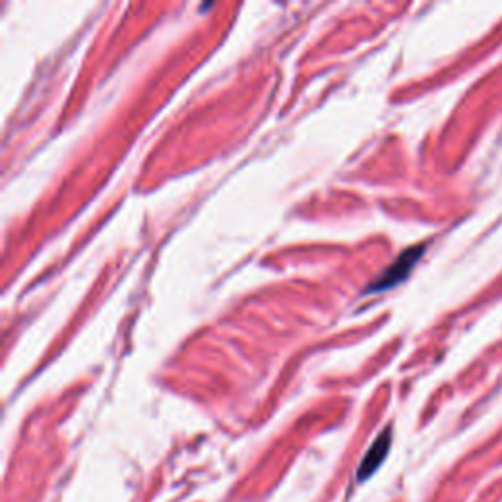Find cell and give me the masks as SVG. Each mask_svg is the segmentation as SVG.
Returning a JSON list of instances; mask_svg holds the SVG:
<instances>
[{"label": "cell", "mask_w": 502, "mask_h": 502, "mask_svg": "<svg viewBox=\"0 0 502 502\" xmlns=\"http://www.w3.org/2000/svg\"><path fill=\"white\" fill-rule=\"evenodd\" d=\"M389 448H390V428H387L383 434H381L375 439V444L369 448V451H367L365 457H364V464H361V467L357 471L359 481H365V479H369L371 475L375 473V471L379 469V465L385 461L387 454H389Z\"/></svg>", "instance_id": "obj_2"}, {"label": "cell", "mask_w": 502, "mask_h": 502, "mask_svg": "<svg viewBox=\"0 0 502 502\" xmlns=\"http://www.w3.org/2000/svg\"><path fill=\"white\" fill-rule=\"evenodd\" d=\"M424 249H426V246H414V247L406 249L405 254H400L395 264L390 265L385 273L367 289V293H383V290H389V289L397 287L398 283H403V280L410 275L413 267L418 264L422 254H424Z\"/></svg>", "instance_id": "obj_1"}]
</instances>
